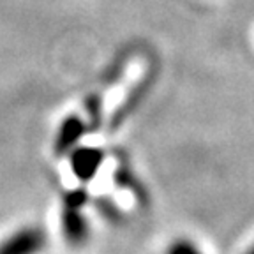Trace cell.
Instances as JSON below:
<instances>
[{"label": "cell", "mask_w": 254, "mask_h": 254, "mask_svg": "<svg viewBox=\"0 0 254 254\" xmlns=\"http://www.w3.org/2000/svg\"><path fill=\"white\" fill-rule=\"evenodd\" d=\"M104 154L103 150L94 147H81V148H72L71 150V168L72 173L78 177L81 182H88L94 179V175L97 173L101 163H103Z\"/></svg>", "instance_id": "obj_1"}, {"label": "cell", "mask_w": 254, "mask_h": 254, "mask_svg": "<svg viewBox=\"0 0 254 254\" xmlns=\"http://www.w3.org/2000/svg\"><path fill=\"white\" fill-rule=\"evenodd\" d=\"M43 246V231L39 228H25L0 246V254H36Z\"/></svg>", "instance_id": "obj_2"}, {"label": "cell", "mask_w": 254, "mask_h": 254, "mask_svg": "<svg viewBox=\"0 0 254 254\" xmlns=\"http://www.w3.org/2000/svg\"><path fill=\"white\" fill-rule=\"evenodd\" d=\"M87 132V122L81 117H67L59 129V134L55 138V154L65 155L76 147V143L81 139V136Z\"/></svg>", "instance_id": "obj_3"}, {"label": "cell", "mask_w": 254, "mask_h": 254, "mask_svg": "<svg viewBox=\"0 0 254 254\" xmlns=\"http://www.w3.org/2000/svg\"><path fill=\"white\" fill-rule=\"evenodd\" d=\"M81 208H74V206H64L62 214V226H64V235L67 238L69 244H78L85 242V238L88 235V226L87 219L81 214Z\"/></svg>", "instance_id": "obj_4"}, {"label": "cell", "mask_w": 254, "mask_h": 254, "mask_svg": "<svg viewBox=\"0 0 254 254\" xmlns=\"http://www.w3.org/2000/svg\"><path fill=\"white\" fill-rule=\"evenodd\" d=\"M65 206H74V208H81V206L87 203V192L83 190H72L69 194H65V199H64Z\"/></svg>", "instance_id": "obj_5"}, {"label": "cell", "mask_w": 254, "mask_h": 254, "mask_svg": "<svg viewBox=\"0 0 254 254\" xmlns=\"http://www.w3.org/2000/svg\"><path fill=\"white\" fill-rule=\"evenodd\" d=\"M87 110L90 113L92 126H99L101 119V99L99 97H90V101L87 103Z\"/></svg>", "instance_id": "obj_6"}, {"label": "cell", "mask_w": 254, "mask_h": 254, "mask_svg": "<svg viewBox=\"0 0 254 254\" xmlns=\"http://www.w3.org/2000/svg\"><path fill=\"white\" fill-rule=\"evenodd\" d=\"M168 254H201V251L196 249V247L192 246L190 242H186V240H182V242L173 244Z\"/></svg>", "instance_id": "obj_7"}, {"label": "cell", "mask_w": 254, "mask_h": 254, "mask_svg": "<svg viewBox=\"0 0 254 254\" xmlns=\"http://www.w3.org/2000/svg\"><path fill=\"white\" fill-rule=\"evenodd\" d=\"M246 254H254V246H253V247H251V249H249V251H247V253H246Z\"/></svg>", "instance_id": "obj_8"}]
</instances>
